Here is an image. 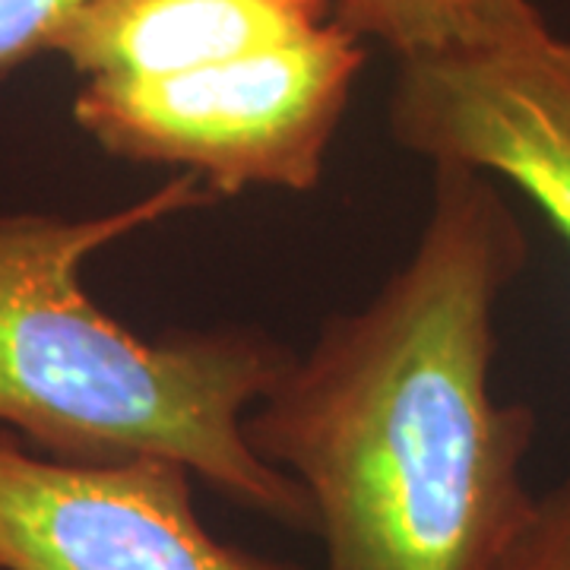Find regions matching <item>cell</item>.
<instances>
[{
  "label": "cell",
  "mask_w": 570,
  "mask_h": 570,
  "mask_svg": "<svg viewBox=\"0 0 570 570\" xmlns=\"http://www.w3.org/2000/svg\"><path fill=\"white\" fill-rule=\"evenodd\" d=\"M336 20L403 61L510 39L542 13L532 0H336Z\"/></svg>",
  "instance_id": "52a82bcc"
},
{
  "label": "cell",
  "mask_w": 570,
  "mask_h": 570,
  "mask_svg": "<svg viewBox=\"0 0 570 570\" xmlns=\"http://www.w3.org/2000/svg\"><path fill=\"white\" fill-rule=\"evenodd\" d=\"M365 39L343 20L245 58L163 77H89L73 121L108 156L171 165L216 194H305L365 70Z\"/></svg>",
  "instance_id": "3957f363"
},
{
  "label": "cell",
  "mask_w": 570,
  "mask_h": 570,
  "mask_svg": "<svg viewBox=\"0 0 570 570\" xmlns=\"http://www.w3.org/2000/svg\"><path fill=\"white\" fill-rule=\"evenodd\" d=\"M216 197L178 171L86 219L0 216V428L67 463L171 460L232 504L314 532L302 485L245 438V415L292 355L247 326L142 340L82 288L92 254Z\"/></svg>",
  "instance_id": "7a4b0ae2"
},
{
  "label": "cell",
  "mask_w": 570,
  "mask_h": 570,
  "mask_svg": "<svg viewBox=\"0 0 570 570\" xmlns=\"http://www.w3.org/2000/svg\"><path fill=\"white\" fill-rule=\"evenodd\" d=\"M0 570L302 568L206 530L181 463H67L0 428Z\"/></svg>",
  "instance_id": "277c9868"
},
{
  "label": "cell",
  "mask_w": 570,
  "mask_h": 570,
  "mask_svg": "<svg viewBox=\"0 0 570 570\" xmlns=\"http://www.w3.org/2000/svg\"><path fill=\"white\" fill-rule=\"evenodd\" d=\"M86 0H0V80L39 55H51L55 39Z\"/></svg>",
  "instance_id": "ba28073f"
},
{
  "label": "cell",
  "mask_w": 570,
  "mask_h": 570,
  "mask_svg": "<svg viewBox=\"0 0 570 570\" xmlns=\"http://www.w3.org/2000/svg\"><path fill=\"white\" fill-rule=\"evenodd\" d=\"M498 570H570V475L535 498L527 527Z\"/></svg>",
  "instance_id": "9c48e42d"
},
{
  "label": "cell",
  "mask_w": 570,
  "mask_h": 570,
  "mask_svg": "<svg viewBox=\"0 0 570 570\" xmlns=\"http://www.w3.org/2000/svg\"><path fill=\"white\" fill-rule=\"evenodd\" d=\"M336 20V0H86L55 39L82 80L245 58Z\"/></svg>",
  "instance_id": "8992f818"
},
{
  "label": "cell",
  "mask_w": 570,
  "mask_h": 570,
  "mask_svg": "<svg viewBox=\"0 0 570 570\" xmlns=\"http://www.w3.org/2000/svg\"><path fill=\"white\" fill-rule=\"evenodd\" d=\"M530 245L501 184L434 165L415 247L245 415L314 508L324 570H498L535 498V415L491 393L494 311Z\"/></svg>",
  "instance_id": "6da1fadb"
},
{
  "label": "cell",
  "mask_w": 570,
  "mask_h": 570,
  "mask_svg": "<svg viewBox=\"0 0 570 570\" xmlns=\"http://www.w3.org/2000/svg\"><path fill=\"white\" fill-rule=\"evenodd\" d=\"M390 134L431 165L517 187L570 247V39L546 20L479 48L403 58Z\"/></svg>",
  "instance_id": "5b68a950"
}]
</instances>
